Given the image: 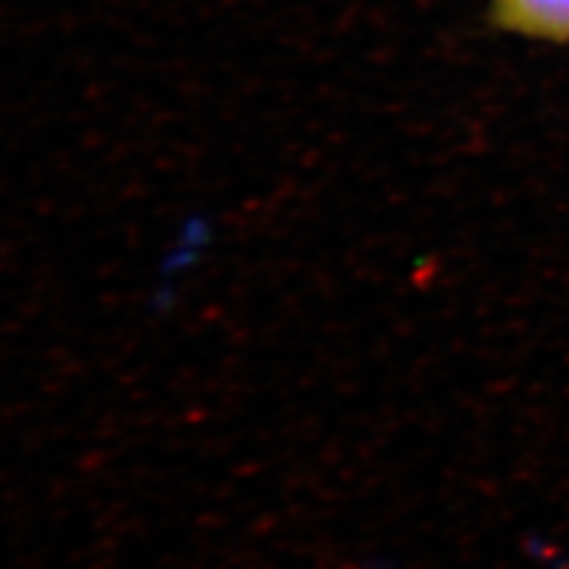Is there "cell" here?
I'll return each mask as SVG.
<instances>
[{"label": "cell", "instance_id": "obj_1", "mask_svg": "<svg viewBox=\"0 0 569 569\" xmlns=\"http://www.w3.org/2000/svg\"><path fill=\"white\" fill-rule=\"evenodd\" d=\"M490 21L519 38L569 42V0H490Z\"/></svg>", "mask_w": 569, "mask_h": 569}]
</instances>
